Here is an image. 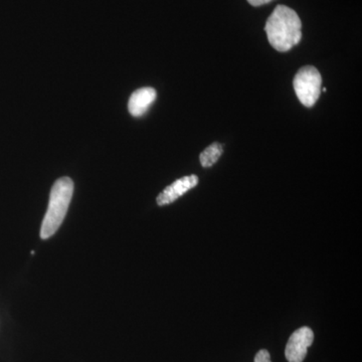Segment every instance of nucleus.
Here are the masks:
<instances>
[{
  "mask_svg": "<svg viewBox=\"0 0 362 362\" xmlns=\"http://www.w3.org/2000/svg\"><path fill=\"white\" fill-rule=\"evenodd\" d=\"M322 78L314 66H306L300 69L293 81L298 99L305 107H313L320 97Z\"/></svg>",
  "mask_w": 362,
  "mask_h": 362,
  "instance_id": "obj_3",
  "label": "nucleus"
},
{
  "mask_svg": "<svg viewBox=\"0 0 362 362\" xmlns=\"http://www.w3.org/2000/svg\"><path fill=\"white\" fill-rule=\"evenodd\" d=\"M255 362H271V356L268 350H259L255 357Z\"/></svg>",
  "mask_w": 362,
  "mask_h": 362,
  "instance_id": "obj_8",
  "label": "nucleus"
},
{
  "mask_svg": "<svg viewBox=\"0 0 362 362\" xmlns=\"http://www.w3.org/2000/svg\"><path fill=\"white\" fill-rule=\"evenodd\" d=\"M74 183L71 178L62 177L54 182L49 197V206L40 228V238L49 239L56 233L65 220L71 201Z\"/></svg>",
  "mask_w": 362,
  "mask_h": 362,
  "instance_id": "obj_2",
  "label": "nucleus"
},
{
  "mask_svg": "<svg viewBox=\"0 0 362 362\" xmlns=\"http://www.w3.org/2000/svg\"><path fill=\"white\" fill-rule=\"evenodd\" d=\"M157 97L156 90L153 88L145 87L136 90L129 99L128 110L131 115L141 117L148 111L150 106L154 103Z\"/></svg>",
  "mask_w": 362,
  "mask_h": 362,
  "instance_id": "obj_6",
  "label": "nucleus"
},
{
  "mask_svg": "<svg viewBox=\"0 0 362 362\" xmlns=\"http://www.w3.org/2000/svg\"><path fill=\"white\" fill-rule=\"evenodd\" d=\"M221 154H223V147H221L220 143H213L211 146L204 150L202 152L201 156H199L202 168H207L213 166L218 160Z\"/></svg>",
  "mask_w": 362,
  "mask_h": 362,
  "instance_id": "obj_7",
  "label": "nucleus"
},
{
  "mask_svg": "<svg viewBox=\"0 0 362 362\" xmlns=\"http://www.w3.org/2000/svg\"><path fill=\"white\" fill-rule=\"evenodd\" d=\"M265 32L274 49L288 52L302 39L301 20L290 7L278 6L267 21Z\"/></svg>",
  "mask_w": 362,
  "mask_h": 362,
  "instance_id": "obj_1",
  "label": "nucleus"
},
{
  "mask_svg": "<svg viewBox=\"0 0 362 362\" xmlns=\"http://www.w3.org/2000/svg\"><path fill=\"white\" fill-rule=\"evenodd\" d=\"M199 183V177L197 175L185 176L175 181L173 185L166 187L163 192L157 197V204L158 206H168L173 204L176 199H180L183 194H187L188 190L197 187Z\"/></svg>",
  "mask_w": 362,
  "mask_h": 362,
  "instance_id": "obj_5",
  "label": "nucleus"
},
{
  "mask_svg": "<svg viewBox=\"0 0 362 362\" xmlns=\"http://www.w3.org/2000/svg\"><path fill=\"white\" fill-rule=\"evenodd\" d=\"M271 1L272 0H247V2L252 6H264V4H269Z\"/></svg>",
  "mask_w": 362,
  "mask_h": 362,
  "instance_id": "obj_9",
  "label": "nucleus"
},
{
  "mask_svg": "<svg viewBox=\"0 0 362 362\" xmlns=\"http://www.w3.org/2000/svg\"><path fill=\"white\" fill-rule=\"evenodd\" d=\"M314 340L313 331L309 327H302L292 333L287 345L285 356L289 362H302L307 356V350Z\"/></svg>",
  "mask_w": 362,
  "mask_h": 362,
  "instance_id": "obj_4",
  "label": "nucleus"
}]
</instances>
